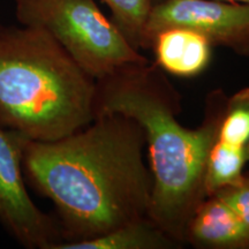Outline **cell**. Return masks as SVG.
I'll return each instance as SVG.
<instances>
[{"mask_svg": "<svg viewBox=\"0 0 249 249\" xmlns=\"http://www.w3.org/2000/svg\"><path fill=\"white\" fill-rule=\"evenodd\" d=\"M145 147L142 127L123 114L96 118L55 141L28 142L24 178L53 203L62 242L88 240L148 216L154 180Z\"/></svg>", "mask_w": 249, "mask_h": 249, "instance_id": "1", "label": "cell"}, {"mask_svg": "<svg viewBox=\"0 0 249 249\" xmlns=\"http://www.w3.org/2000/svg\"><path fill=\"white\" fill-rule=\"evenodd\" d=\"M227 97L220 88L208 92L203 119L191 129L179 121L181 95L155 62L124 65L96 80L93 119L123 114L142 127L154 180L148 216L183 246L187 223L207 197L205 165Z\"/></svg>", "mask_w": 249, "mask_h": 249, "instance_id": "2", "label": "cell"}, {"mask_svg": "<svg viewBox=\"0 0 249 249\" xmlns=\"http://www.w3.org/2000/svg\"><path fill=\"white\" fill-rule=\"evenodd\" d=\"M96 80L50 34L0 26V127L50 142L93 120Z\"/></svg>", "mask_w": 249, "mask_h": 249, "instance_id": "3", "label": "cell"}, {"mask_svg": "<svg viewBox=\"0 0 249 249\" xmlns=\"http://www.w3.org/2000/svg\"><path fill=\"white\" fill-rule=\"evenodd\" d=\"M21 26L50 34L98 80L116 68L149 60L130 44L95 0H13Z\"/></svg>", "mask_w": 249, "mask_h": 249, "instance_id": "4", "label": "cell"}, {"mask_svg": "<svg viewBox=\"0 0 249 249\" xmlns=\"http://www.w3.org/2000/svg\"><path fill=\"white\" fill-rule=\"evenodd\" d=\"M30 140L0 127V225L27 249H54L62 242L55 217L39 209L28 194L23 157Z\"/></svg>", "mask_w": 249, "mask_h": 249, "instance_id": "5", "label": "cell"}, {"mask_svg": "<svg viewBox=\"0 0 249 249\" xmlns=\"http://www.w3.org/2000/svg\"><path fill=\"white\" fill-rule=\"evenodd\" d=\"M173 26L192 28L213 46L249 58V5L225 0H160L149 15L148 50L157 31Z\"/></svg>", "mask_w": 249, "mask_h": 249, "instance_id": "6", "label": "cell"}, {"mask_svg": "<svg viewBox=\"0 0 249 249\" xmlns=\"http://www.w3.org/2000/svg\"><path fill=\"white\" fill-rule=\"evenodd\" d=\"M183 242L197 249H249V226L218 196H207L187 223Z\"/></svg>", "mask_w": 249, "mask_h": 249, "instance_id": "7", "label": "cell"}, {"mask_svg": "<svg viewBox=\"0 0 249 249\" xmlns=\"http://www.w3.org/2000/svg\"><path fill=\"white\" fill-rule=\"evenodd\" d=\"M213 45L204 35L192 28L173 26L155 34L150 49L155 64L173 76L192 79L209 67Z\"/></svg>", "mask_w": 249, "mask_h": 249, "instance_id": "8", "label": "cell"}, {"mask_svg": "<svg viewBox=\"0 0 249 249\" xmlns=\"http://www.w3.org/2000/svg\"><path fill=\"white\" fill-rule=\"evenodd\" d=\"M182 247V244L147 216L88 240L61 242L54 249H177Z\"/></svg>", "mask_w": 249, "mask_h": 249, "instance_id": "9", "label": "cell"}, {"mask_svg": "<svg viewBox=\"0 0 249 249\" xmlns=\"http://www.w3.org/2000/svg\"><path fill=\"white\" fill-rule=\"evenodd\" d=\"M248 163L249 142L244 145H230L216 139L205 165L204 188L207 196L235 185L241 179Z\"/></svg>", "mask_w": 249, "mask_h": 249, "instance_id": "10", "label": "cell"}, {"mask_svg": "<svg viewBox=\"0 0 249 249\" xmlns=\"http://www.w3.org/2000/svg\"><path fill=\"white\" fill-rule=\"evenodd\" d=\"M111 12V18L126 39L139 51L148 50L147 24L151 0H103Z\"/></svg>", "mask_w": 249, "mask_h": 249, "instance_id": "11", "label": "cell"}, {"mask_svg": "<svg viewBox=\"0 0 249 249\" xmlns=\"http://www.w3.org/2000/svg\"><path fill=\"white\" fill-rule=\"evenodd\" d=\"M217 140L230 145L249 142V87L227 97Z\"/></svg>", "mask_w": 249, "mask_h": 249, "instance_id": "12", "label": "cell"}, {"mask_svg": "<svg viewBox=\"0 0 249 249\" xmlns=\"http://www.w3.org/2000/svg\"><path fill=\"white\" fill-rule=\"evenodd\" d=\"M213 195L230 205L249 226V171H245L235 185L219 189Z\"/></svg>", "mask_w": 249, "mask_h": 249, "instance_id": "13", "label": "cell"}, {"mask_svg": "<svg viewBox=\"0 0 249 249\" xmlns=\"http://www.w3.org/2000/svg\"><path fill=\"white\" fill-rule=\"evenodd\" d=\"M225 1H232V2H239V4L249 5V0H225Z\"/></svg>", "mask_w": 249, "mask_h": 249, "instance_id": "14", "label": "cell"}, {"mask_svg": "<svg viewBox=\"0 0 249 249\" xmlns=\"http://www.w3.org/2000/svg\"><path fill=\"white\" fill-rule=\"evenodd\" d=\"M151 1H152V5H154V4H155V2H157V1H160V0H151Z\"/></svg>", "mask_w": 249, "mask_h": 249, "instance_id": "15", "label": "cell"}]
</instances>
